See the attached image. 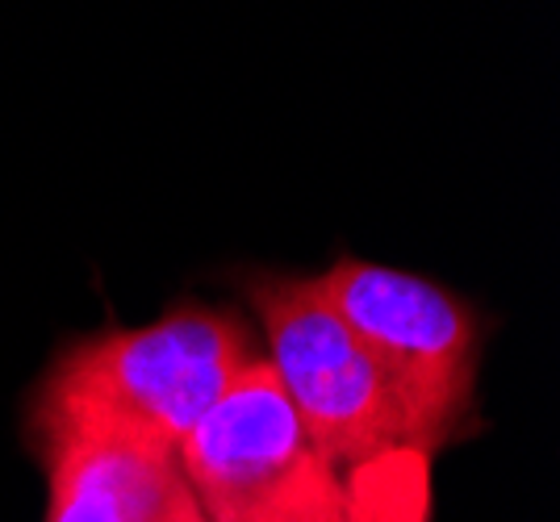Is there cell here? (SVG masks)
<instances>
[{
	"label": "cell",
	"instance_id": "cell-1",
	"mask_svg": "<svg viewBox=\"0 0 560 522\" xmlns=\"http://www.w3.org/2000/svg\"><path fill=\"white\" fill-rule=\"evenodd\" d=\"M310 285L381 364L415 448L435 460V451L477 430L472 405L486 318L472 301L440 281L355 256L310 276Z\"/></svg>",
	"mask_w": 560,
	"mask_h": 522
},
{
	"label": "cell",
	"instance_id": "cell-2",
	"mask_svg": "<svg viewBox=\"0 0 560 522\" xmlns=\"http://www.w3.org/2000/svg\"><path fill=\"white\" fill-rule=\"evenodd\" d=\"M256 359V339L234 309L180 301L147 327L75 339L50 364L38 393L180 443Z\"/></svg>",
	"mask_w": 560,
	"mask_h": 522
},
{
	"label": "cell",
	"instance_id": "cell-3",
	"mask_svg": "<svg viewBox=\"0 0 560 522\" xmlns=\"http://www.w3.org/2000/svg\"><path fill=\"white\" fill-rule=\"evenodd\" d=\"M243 293L264 331V359L298 410L310 451L327 468L343 476L381 451L415 448L381 364L318 297L310 276L252 272Z\"/></svg>",
	"mask_w": 560,
	"mask_h": 522
},
{
	"label": "cell",
	"instance_id": "cell-4",
	"mask_svg": "<svg viewBox=\"0 0 560 522\" xmlns=\"http://www.w3.org/2000/svg\"><path fill=\"white\" fill-rule=\"evenodd\" d=\"M30 451L47 476L43 522H210L176 443L34 393Z\"/></svg>",
	"mask_w": 560,
	"mask_h": 522
},
{
	"label": "cell",
	"instance_id": "cell-5",
	"mask_svg": "<svg viewBox=\"0 0 560 522\" xmlns=\"http://www.w3.org/2000/svg\"><path fill=\"white\" fill-rule=\"evenodd\" d=\"M192 494L210 522H238L310 455L302 418L259 356L176 443Z\"/></svg>",
	"mask_w": 560,
	"mask_h": 522
},
{
	"label": "cell",
	"instance_id": "cell-6",
	"mask_svg": "<svg viewBox=\"0 0 560 522\" xmlns=\"http://www.w3.org/2000/svg\"><path fill=\"white\" fill-rule=\"evenodd\" d=\"M431 455L381 451L343 473V522H431Z\"/></svg>",
	"mask_w": 560,
	"mask_h": 522
},
{
	"label": "cell",
	"instance_id": "cell-7",
	"mask_svg": "<svg viewBox=\"0 0 560 522\" xmlns=\"http://www.w3.org/2000/svg\"><path fill=\"white\" fill-rule=\"evenodd\" d=\"M238 522H343V476L314 451Z\"/></svg>",
	"mask_w": 560,
	"mask_h": 522
}]
</instances>
